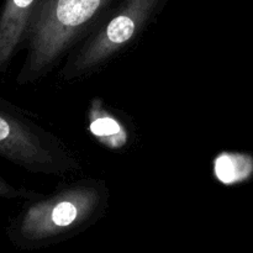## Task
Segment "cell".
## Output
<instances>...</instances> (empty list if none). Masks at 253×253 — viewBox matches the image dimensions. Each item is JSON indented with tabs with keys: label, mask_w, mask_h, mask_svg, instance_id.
Returning a JSON list of instances; mask_svg holds the SVG:
<instances>
[{
	"label": "cell",
	"mask_w": 253,
	"mask_h": 253,
	"mask_svg": "<svg viewBox=\"0 0 253 253\" xmlns=\"http://www.w3.org/2000/svg\"><path fill=\"white\" fill-rule=\"evenodd\" d=\"M113 0H42L30 24L27 53L16 83L24 86L46 76L62 54Z\"/></svg>",
	"instance_id": "1"
},
{
	"label": "cell",
	"mask_w": 253,
	"mask_h": 253,
	"mask_svg": "<svg viewBox=\"0 0 253 253\" xmlns=\"http://www.w3.org/2000/svg\"><path fill=\"white\" fill-rule=\"evenodd\" d=\"M109 188L104 180L81 179L57 188L48 195L26 200L15 230L27 240H41L69 231L89 221L108 207Z\"/></svg>",
	"instance_id": "2"
},
{
	"label": "cell",
	"mask_w": 253,
	"mask_h": 253,
	"mask_svg": "<svg viewBox=\"0 0 253 253\" xmlns=\"http://www.w3.org/2000/svg\"><path fill=\"white\" fill-rule=\"evenodd\" d=\"M0 157L34 174L64 175L81 169L78 158L58 137L2 98Z\"/></svg>",
	"instance_id": "3"
},
{
	"label": "cell",
	"mask_w": 253,
	"mask_h": 253,
	"mask_svg": "<svg viewBox=\"0 0 253 253\" xmlns=\"http://www.w3.org/2000/svg\"><path fill=\"white\" fill-rule=\"evenodd\" d=\"M167 0H124L105 24L82 46L61 71L64 81L96 71L125 49Z\"/></svg>",
	"instance_id": "4"
},
{
	"label": "cell",
	"mask_w": 253,
	"mask_h": 253,
	"mask_svg": "<svg viewBox=\"0 0 253 253\" xmlns=\"http://www.w3.org/2000/svg\"><path fill=\"white\" fill-rule=\"evenodd\" d=\"M42 0H4L0 9V74L26 43L30 24Z\"/></svg>",
	"instance_id": "5"
},
{
	"label": "cell",
	"mask_w": 253,
	"mask_h": 253,
	"mask_svg": "<svg viewBox=\"0 0 253 253\" xmlns=\"http://www.w3.org/2000/svg\"><path fill=\"white\" fill-rule=\"evenodd\" d=\"M40 193L32 192L22 187H16L7 182L1 174H0V199L7 200H31L40 197Z\"/></svg>",
	"instance_id": "6"
}]
</instances>
